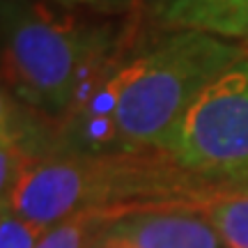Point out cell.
I'll return each instance as SVG.
<instances>
[{
    "label": "cell",
    "mask_w": 248,
    "mask_h": 248,
    "mask_svg": "<svg viewBox=\"0 0 248 248\" xmlns=\"http://www.w3.org/2000/svg\"><path fill=\"white\" fill-rule=\"evenodd\" d=\"M246 46L145 18L138 35L99 71L60 122L62 152H172L204 88Z\"/></svg>",
    "instance_id": "1"
},
{
    "label": "cell",
    "mask_w": 248,
    "mask_h": 248,
    "mask_svg": "<svg viewBox=\"0 0 248 248\" xmlns=\"http://www.w3.org/2000/svg\"><path fill=\"white\" fill-rule=\"evenodd\" d=\"M145 18L51 0H0L2 92L60 122L90 80L138 35Z\"/></svg>",
    "instance_id": "2"
},
{
    "label": "cell",
    "mask_w": 248,
    "mask_h": 248,
    "mask_svg": "<svg viewBox=\"0 0 248 248\" xmlns=\"http://www.w3.org/2000/svg\"><path fill=\"white\" fill-rule=\"evenodd\" d=\"M168 152H55L30 163L2 198L18 216L51 228L85 212L126 216L212 195Z\"/></svg>",
    "instance_id": "3"
},
{
    "label": "cell",
    "mask_w": 248,
    "mask_h": 248,
    "mask_svg": "<svg viewBox=\"0 0 248 248\" xmlns=\"http://www.w3.org/2000/svg\"><path fill=\"white\" fill-rule=\"evenodd\" d=\"M170 154L214 193L248 191V53L204 88Z\"/></svg>",
    "instance_id": "4"
},
{
    "label": "cell",
    "mask_w": 248,
    "mask_h": 248,
    "mask_svg": "<svg viewBox=\"0 0 248 248\" xmlns=\"http://www.w3.org/2000/svg\"><path fill=\"white\" fill-rule=\"evenodd\" d=\"M99 239L113 248H225L200 202L131 212L108 223Z\"/></svg>",
    "instance_id": "5"
},
{
    "label": "cell",
    "mask_w": 248,
    "mask_h": 248,
    "mask_svg": "<svg viewBox=\"0 0 248 248\" xmlns=\"http://www.w3.org/2000/svg\"><path fill=\"white\" fill-rule=\"evenodd\" d=\"M163 28H191L248 48V0H170L147 16Z\"/></svg>",
    "instance_id": "6"
},
{
    "label": "cell",
    "mask_w": 248,
    "mask_h": 248,
    "mask_svg": "<svg viewBox=\"0 0 248 248\" xmlns=\"http://www.w3.org/2000/svg\"><path fill=\"white\" fill-rule=\"evenodd\" d=\"M225 248H248V191H218L200 202Z\"/></svg>",
    "instance_id": "7"
},
{
    "label": "cell",
    "mask_w": 248,
    "mask_h": 248,
    "mask_svg": "<svg viewBox=\"0 0 248 248\" xmlns=\"http://www.w3.org/2000/svg\"><path fill=\"white\" fill-rule=\"evenodd\" d=\"M115 218L117 216L104 212L76 214L71 218L51 225L37 248H90L104 232V228Z\"/></svg>",
    "instance_id": "8"
},
{
    "label": "cell",
    "mask_w": 248,
    "mask_h": 248,
    "mask_svg": "<svg viewBox=\"0 0 248 248\" xmlns=\"http://www.w3.org/2000/svg\"><path fill=\"white\" fill-rule=\"evenodd\" d=\"M48 228L18 216L12 207L0 209V248H37Z\"/></svg>",
    "instance_id": "9"
},
{
    "label": "cell",
    "mask_w": 248,
    "mask_h": 248,
    "mask_svg": "<svg viewBox=\"0 0 248 248\" xmlns=\"http://www.w3.org/2000/svg\"><path fill=\"white\" fill-rule=\"evenodd\" d=\"M60 2L67 7H78L99 12V14H110V16H136L145 14V2L142 0H51Z\"/></svg>",
    "instance_id": "10"
},
{
    "label": "cell",
    "mask_w": 248,
    "mask_h": 248,
    "mask_svg": "<svg viewBox=\"0 0 248 248\" xmlns=\"http://www.w3.org/2000/svg\"><path fill=\"white\" fill-rule=\"evenodd\" d=\"M142 2H145V16H152V14H156L159 9L166 7L170 0H142Z\"/></svg>",
    "instance_id": "11"
},
{
    "label": "cell",
    "mask_w": 248,
    "mask_h": 248,
    "mask_svg": "<svg viewBox=\"0 0 248 248\" xmlns=\"http://www.w3.org/2000/svg\"><path fill=\"white\" fill-rule=\"evenodd\" d=\"M90 248H113V246H108V244H104V241H101V239L97 237V241H94V244H92Z\"/></svg>",
    "instance_id": "12"
}]
</instances>
